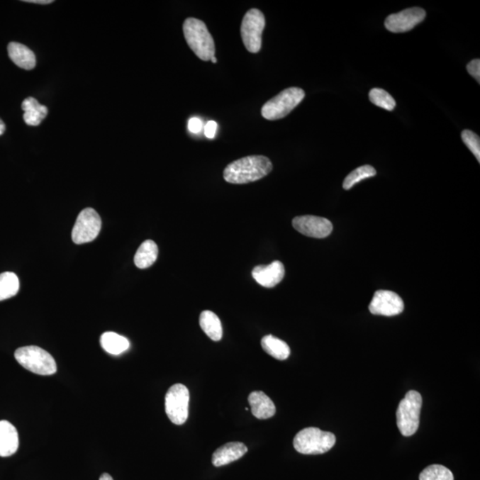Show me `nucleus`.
Returning a JSON list of instances; mask_svg holds the SVG:
<instances>
[{
  "label": "nucleus",
  "mask_w": 480,
  "mask_h": 480,
  "mask_svg": "<svg viewBox=\"0 0 480 480\" xmlns=\"http://www.w3.org/2000/svg\"><path fill=\"white\" fill-rule=\"evenodd\" d=\"M261 345L266 353L279 360H286L290 356L291 350L287 343L275 336L269 335L262 339Z\"/></svg>",
  "instance_id": "nucleus-22"
},
{
  "label": "nucleus",
  "mask_w": 480,
  "mask_h": 480,
  "mask_svg": "<svg viewBox=\"0 0 480 480\" xmlns=\"http://www.w3.org/2000/svg\"><path fill=\"white\" fill-rule=\"evenodd\" d=\"M217 130V124L215 121H209L206 123L205 127V135L208 139H213L215 138L216 133Z\"/></svg>",
  "instance_id": "nucleus-30"
},
{
  "label": "nucleus",
  "mask_w": 480,
  "mask_h": 480,
  "mask_svg": "<svg viewBox=\"0 0 480 480\" xmlns=\"http://www.w3.org/2000/svg\"><path fill=\"white\" fill-rule=\"evenodd\" d=\"M425 9L420 8L405 9L401 12L389 16L385 20L384 26L391 33H408V31L413 30L417 24L422 23L425 19Z\"/></svg>",
  "instance_id": "nucleus-11"
},
{
  "label": "nucleus",
  "mask_w": 480,
  "mask_h": 480,
  "mask_svg": "<svg viewBox=\"0 0 480 480\" xmlns=\"http://www.w3.org/2000/svg\"><path fill=\"white\" fill-rule=\"evenodd\" d=\"M422 404V396L415 391H409L399 403L397 425L403 436H412L418 430Z\"/></svg>",
  "instance_id": "nucleus-5"
},
{
  "label": "nucleus",
  "mask_w": 480,
  "mask_h": 480,
  "mask_svg": "<svg viewBox=\"0 0 480 480\" xmlns=\"http://www.w3.org/2000/svg\"><path fill=\"white\" fill-rule=\"evenodd\" d=\"M420 480H454L453 473L443 465L434 464L425 468L419 476Z\"/></svg>",
  "instance_id": "nucleus-25"
},
{
  "label": "nucleus",
  "mask_w": 480,
  "mask_h": 480,
  "mask_svg": "<svg viewBox=\"0 0 480 480\" xmlns=\"http://www.w3.org/2000/svg\"><path fill=\"white\" fill-rule=\"evenodd\" d=\"M293 226L298 233L304 236L315 238H327L333 230L330 221L323 217L313 216L296 217L293 220Z\"/></svg>",
  "instance_id": "nucleus-12"
},
{
  "label": "nucleus",
  "mask_w": 480,
  "mask_h": 480,
  "mask_svg": "<svg viewBox=\"0 0 480 480\" xmlns=\"http://www.w3.org/2000/svg\"><path fill=\"white\" fill-rule=\"evenodd\" d=\"M252 275L259 285L272 289L282 281L285 277V267L281 262L274 261L269 265H259L255 267Z\"/></svg>",
  "instance_id": "nucleus-13"
},
{
  "label": "nucleus",
  "mask_w": 480,
  "mask_h": 480,
  "mask_svg": "<svg viewBox=\"0 0 480 480\" xmlns=\"http://www.w3.org/2000/svg\"><path fill=\"white\" fill-rule=\"evenodd\" d=\"M168 418L174 425H182L187 421L190 394L184 384H177L168 390L164 399Z\"/></svg>",
  "instance_id": "nucleus-7"
},
{
  "label": "nucleus",
  "mask_w": 480,
  "mask_h": 480,
  "mask_svg": "<svg viewBox=\"0 0 480 480\" xmlns=\"http://www.w3.org/2000/svg\"><path fill=\"white\" fill-rule=\"evenodd\" d=\"M251 411L257 419L265 420L274 416L276 406L274 403L262 391H254L248 397Z\"/></svg>",
  "instance_id": "nucleus-16"
},
{
  "label": "nucleus",
  "mask_w": 480,
  "mask_h": 480,
  "mask_svg": "<svg viewBox=\"0 0 480 480\" xmlns=\"http://www.w3.org/2000/svg\"><path fill=\"white\" fill-rule=\"evenodd\" d=\"M159 248L152 240H146L139 247L135 255V264L139 269L150 267L156 262Z\"/></svg>",
  "instance_id": "nucleus-21"
},
{
  "label": "nucleus",
  "mask_w": 480,
  "mask_h": 480,
  "mask_svg": "<svg viewBox=\"0 0 480 480\" xmlns=\"http://www.w3.org/2000/svg\"><path fill=\"white\" fill-rule=\"evenodd\" d=\"M376 174V170L369 164L357 167V169L353 170L352 173L347 175L345 182H343V189L348 191L352 189L354 185L359 184V182L365 180V179L374 177Z\"/></svg>",
  "instance_id": "nucleus-24"
},
{
  "label": "nucleus",
  "mask_w": 480,
  "mask_h": 480,
  "mask_svg": "<svg viewBox=\"0 0 480 480\" xmlns=\"http://www.w3.org/2000/svg\"><path fill=\"white\" fill-rule=\"evenodd\" d=\"M265 27V17L260 10L250 9L241 23V37L247 51L257 54L261 50L262 35Z\"/></svg>",
  "instance_id": "nucleus-8"
},
{
  "label": "nucleus",
  "mask_w": 480,
  "mask_h": 480,
  "mask_svg": "<svg viewBox=\"0 0 480 480\" xmlns=\"http://www.w3.org/2000/svg\"><path fill=\"white\" fill-rule=\"evenodd\" d=\"M369 100L374 105L384 108V110L391 111L396 107V101L386 91L381 89H373L369 92Z\"/></svg>",
  "instance_id": "nucleus-26"
},
{
  "label": "nucleus",
  "mask_w": 480,
  "mask_h": 480,
  "mask_svg": "<svg viewBox=\"0 0 480 480\" xmlns=\"http://www.w3.org/2000/svg\"><path fill=\"white\" fill-rule=\"evenodd\" d=\"M99 480H113V479H112V476L110 474H108V473H104V474H101L100 476Z\"/></svg>",
  "instance_id": "nucleus-33"
},
{
  "label": "nucleus",
  "mask_w": 480,
  "mask_h": 480,
  "mask_svg": "<svg viewBox=\"0 0 480 480\" xmlns=\"http://www.w3.org/2000/svg\"><path fill=\"white\" fill-rule=\"evenodd\" d=\"M101 220L96 210L86 208L80 212L73 227L72 237L75 244H85L96 240L100 233Z\"/></svg>",
  "instance_id": "nucleus-9"
},
{
  "label": "nucleus",
  "mask_w": 480,
  "mask_h": 480,
  "mask_svg": "<svg viewBox=\"0 0 480 480\" xmlns=\"http://www.w3.org/2000/svg\"><path fill=\"white\" fill-rule=\"evenodd\" d=\"M467 71L476 82H480V60L474 59L467 65Z\"/></svg>",
  "instance_id": "nucleus-28"
},
{
  "label": "nucleus",
  "mask_w": 480,
  "mask_h": 480,
  "mask_svg": "<svg viewBox=\"0 0 480 480\" xmlns=\"http://www.w3.org/2000/svg\"><path fill=\"white\" fill-rule=\"evenodd\" d=\"M202 125L201 119L192 118L189 121V130L194 133V134H199V133L201 131Z\"/></svg>",
  "instance_id": "nucleus-29"
},
{
  "label": "nucleus",
  "mask_w": 480,
  "mask_h": 480,
  "mask_svg": "<svg viewBox=\"0 0 480 480\" xmlns=\"http://www.w3.org/2000/svg\"><path fill=\"white\" fill-rule=\"evenodd\" d=\"M16 362L24 369L40 376H52L57 371L50 353L38 346H26L15 352Z\"/></svg>",
  "instance_id": "nucleus-3"
},
{
  "label": "nucleus",
  "mask_w": 480,
  "mask_h": 480,
  "mask_svg": "<svg viewBox=\"0 0 480 480\" xmlns=\"http://www.w3.org/2000/svg\"><path fill=\"white\" fill-rule=\"evenodd\" d=\"M183 30L189 47L199 59L208 62L215 56V41L205 23L190 17L185 20Z\"/></svg>",
  "instance_id": "nucleus-2"
},
{
  "label": "nucleus",
  "mask_w": 480,
  "mask_h": 480,
  "mask_svg": "<svg viewBox=\"0 0 480 480\" xmlns=\"http://www.w3.org/2000/svg\"><path fill=\"white\" fill-rule=\"evenodd\" d=\"M272 168V161L267 157H245L228 164L223 171V178L229 184H250L265 177Z\"/></svg>",
  "instance_id": "nucleus-1"
},
{
  "label": "nucleus",
  "mask_w": 480,
  "mask_h": 480,
  "mask_svg": "<svg viewBox=\"0 0 480 480\" xmlns=\"http://www.w3.org/2000/svg\"><path fill=\"white\" fill-rule=\"evenodd\" d=\"M211 61H212L213 64H216V62H217V59H216V55H215V56H213V57L211 58Z\"/></svg>",
  "instance_id": "nucleus-34"
},
{
  "label": "nucleus",
  "mask_w": 480,
  "mask_h": 480,
  "mask_svg": "<svg viewBox=\"0 0 480 480\" xmlns=\"http://www.w3.org/2000/svg\"><path fill=\"white\" fill-rule=\"evenodd\" d=\"M246 445L240 442H231L223 445L213 454L212 462L216 467L231 464L243 457L247 453Z\"/></svg>",
  "instance_id": "nucleus-14"
},
{
  "label": "nucleus",
  "mask_w": 480,
  "mask_h": 480,
  "mask_svg": "<svg viewBox=\"0 0 480 480\" xmlns=\"http://www.w3.org/2000/svg\"><path fill=\"white\" fill-rule=\"evenodd\" d=\"M8 51L9 58L18 67L30 71L36 66V56L26 45L11 42L9 45Z\"/></svg>",
  "instance_id": "nucleus-17"
},
{
  "label": "nucleus",
  "mask_w": 480,
  "mask_h": 480,
  "mask_svg": "<svg viewBox=\"0 0 480 480\" xmlns=\"http://www.w3.org/2000/svg\"><path fill=\"white\" fill-rule=\"evenodd\" d=\"M199 325L205 334L213 341L218 342L223 338V327L220 318L211 311H202Z\"/></svg>",
  "instance_id": "nucleus-19"
},
{
  "label": "nucleus",
  "mask_w": 480,
  "mask_h": 480,
  "mask_svg": "<svg viewBox=\"0 0 480 480\" xmlns=\"http://www.w3.org/2000/svg\"><path fill=\"white\" fill-rule=\"evenodd\" d=\"M27 3H33V4L48 5L52 3V0H26Z\"/></svg>",
  "instance_id": "nucleus-31"
},
{
  "label": "nucleus",
  "mask_w": 480,
  "mask_h": 480,
  "mask_svg": "<svg viewBox=\"0 0 480 480\" xmlns=\"http://www.w3.org/2000/svg\"><path fill=\"white\" fill-rule=\"evenodd\" d=\"M24 111L23 121L28 125L37 127L40 125L48 113V108L42 105L33 97H28L23 101Z\"/></svg>",
  "instance_id": "nucleus-18"
},
{
  "label": "nucleus",
  "mask_w": 480,
  "mask_h": 480,
  "mask_svg": "<svg viewBox=\"0 0 480 480\" xmlns=\"http://www.w3.org/2000/svg\"><path fill=\"white\" fill-rule=\"evenodd\" d=\"M335 442L336 437L332 432L310 427L296 434L294 447L300 454H321L331 450Z\"/></svg>",
  "instance_id": "nucleus-4"
},
{
  "label": "nucleus",
  "mask_w": 480,
  "mask_h": 480,
  "mask_svg": "<svg viewBox=\"0 0 480 480\" xmlns=\"http://www.w3.org/2000/svg\"><path fill=\"white\" fill-rule=\"evenodd\" d=\"M100 342L105 352L111 355H119L128 350L130 343L124 336L114 332H106L101 335Z\"/></svg>",
  "instance_id": "nucleus-20"
},
{
  "label": "nucleus",
  "mask_w": 480,
  "mask_h": 480,
  "mask_svg": "<svg viewBox=\"0 0 480 480\" xmlns=\"http://www.w3.org/2000/svg\"><path fill=\"white\" fill-rule=\"evenodd\" d=\"M462 142L468 147V149L474 154L476 159L480 162V139L479 136L471 130L462 131Z\"/></svg>",
  "instance_id": "nucleus-27"
},
{
  "label": "nucleus",
  "mask_w": 480,
  "mask_h": 480,
  "mask_svg": "<svg viewBox=\"0 0 480 480\" xmlns=\"http://www.w3.org/2000/svg\"><path fill=\"white\" fill-rule=\"evenodd\" d=\"M306 97V93L299 87H289L273 97L262 108V117L268 121H278L286 117Z\"/></svg>",
  "instance_id": "nucleus-6"
},
{
  "label": "nucleus",
  "mask_w": 480,
  "mask_h": 480,
  "mask_svg": "<svg viewBox=\"0 0 480 480\" xmlns=\"http://www.w3.org/2000/svg\"><path fill=\"white\" fill-rule=\"evenodd\" d=\"M18 447L19 435L16 427L6 420L0 421V457H11Z\"/></svg>",
  "instance_id": "nucleus-15"
},
{
  "label": "nucleus",
  "mask_w": 480,
  "mask_h": 480,
  "mask_svg": "<svg viewBox=\"0 0 480 480\" xmlns=\"http://www.w3.org/2000/svg\"><path fill=\"white\" fill-rule=\"evenodd\" d=\"M370 313L374 315L391 317L404 311V302L398 294L388 290L376 291L369 304Z\"/></svg>",
  "instance_id": "nucleus-10"
},
{
  "label": "nucleus",
  "mask_w": 480,
  "mask_h": 480,
  "mask_svg": "<svg viewBox=\"0 0 480 480\" xmlns=\"http://www.w3.org/2000/svg\"><path fill=\"white\" fill-rule=\"evenodd\" d=\"M5 130H6V125L4 122H3L2 119L0 118V135L4 134Z\"/></svg>",
  "instance_id": "nucleus-32"
},
{
  "label": "nucleus",
  "mask_w": 480,
  "mask_h": 480,
  "mask_svg": "<svg viewBox=\"0 0 480 480\" xmlns=\"http://www.w3.org/2000/svg\"><path fill=\"white\" fill-rule=\"evenodd\" d=\"M20 282L13 272H4L0 274V301L9 299L19 292Z\"/></svg>",
  "instance_id": "nucleus-23"
}]
</instances>
